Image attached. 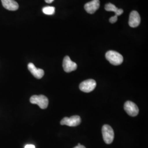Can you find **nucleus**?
<instances>
[{
	"mask_svg": "<svg viewBox=\"0 0 148 148\" xmlns=\"http://www.w3.org/2000/svg\"><path fill=\"white\" fill-rule=\"evenodd\" d=\"M106 59L114 65H119L123 62V58L121 54L114 51H109L106 54Z\"/></svg>",
	"mask_w": 148,
	"mask_h": 148,
	"instance_id": "nucleus-1",
	"label": "nucleus"
},
{
	"mask_svg": "<svg viewBox=\"0 0 148 148\" xmlns=\"http://www.w3.org/2000/svg\"><path fill=\"white\" fill-rule=\"evenodd\" d=\"M101 131L105 143L107 144L112 143L114 139V132L112 127L108 125H104L102 127Z\"/></svg>",
	"mask_w": 148,
	"mask_h": 148,
	"instance_id": "nucleus-2",
	"label": "nucleus"
},
{
	"mask_svg": "<svg viewBox=\"0 0 148 148\" xmlns=\"http://www.w3.org/2000/svg\"><path fill=\"white\" fill-rule=\"evenodd\" d=\"M30 101L32 104H37L42 109H45L48 106V99L43 95H32L30 99Z\"/></svg>",
	"mask_w": 148,
	"mask_h": 148,
	"instance_id": "nucleus-3",
	"label": "nucleus"
},
{
	"mask_svg": "<svg viewBox=\"0 0 148 148\" xmlns=\"http://www.w3.org/2000/svg\"><path fill=\"white\" fill-rule=\"evenodd\" d=\"M81 121V118L78 115H75L70 117H65L60 121L62 125H66L70 127H75L79 125Z\"/></svg>",
	"mask_w": 148,
	"mask_h": 148,
	"instance_id": "nucleus-4",
	"label": "nucleus"
},
{
	"mask_svg": "<svg viewBox=\"0 0 148 148\" xmlns=\"http://www.w3.org/2000/svg\"><path fill=\"white\" fill-rule=\"evenodd\" d=\"M96 82L93 79L85 80L79 85V89L85 93H89L95 90L96 87Z\"/></svg>",
	"mask_w": 148,
	"mask_h": 148,
	"instance_id": "nucleus-5",
	"label": "nucleus"
},
{
	"mask_svg": "<svg viewBox=\"0 0 148 148\" xmlns=\"http://www.w3.org/2000/svg\"><path fill=\"white\" fill-rule=\"evenodd\" d=\"M124 109L127 114L131 116H136L139 113L137 106L131 101H127L124 105Z\"/></svg>",
	"mask_w": 148,
	"mask_h": 148,
	"instance_id": "nucleus-6",
	"label": "nucleus"
},
{
	"mask_svg": "<svg viewBox=\"0 0 148 148\" xmlns=\"http://www.w3.org/2000/svg\"><path fill=\"white\" fill-rule=\"evenodd\" d=\"M63 66L65 72L70 73L77 69V65L70 59L69 56H65L64 58Z\"/></svg>",
	"mask_w": 148,
	"mask_h": 148,
	"instance_id": "nucleus-7",
	"label": "nucleus"
},
{
	"mask_svg": "<svg viewBox=\"0 0 148 148\" xmlns=\"http://www.w3.org/2000/svg\"><path fill=\"white\" fill-rule=\"evenodd\" d=\"M100 6V2L99 0H92L87 3L85 5V10L86 11L90 13L93 14L97 11Z\"/></svg>",
	"mask_w": 148,
	"mask_h": 148,
	"instance_id": "nucleus-8",
	"label": "nucleus"
},
{
	"mask_svg": "<svg viewBox=\"0 0 148 148\" xmlns=\"http://www.w3.org/2000/svg\"><path fill=\"white\" fill-rule=\"evenodd\" d=\"M140 23V16L137 11L131 12L130 15L129 25L132 27H136L139 25Z\"/></svg>",
	"mask_w": 148,
	"mask_h": 148,
	"instance_id": "nucleus-9",
	"label": "nucleus"
},
{
	"mask_svg": "<svg viewBox=\"0 0 148 148\" xmlns=\"http://www.w3.org/2000/svg\"><path fill=\"white\" fill-rule=\"evenodd\" d=\"M27 68L30 72L32 74V75L37 79H40L45 74L43 70L41 69H37L35 66V65L32 63L29 64Z\"/></svg>",
	"mask_w": 148,
	"mask_h": 148,
	"instance_id": "nucleus-10",
	"label": "nucleus"
},
{
	"mask_svg": "<svg viewBox=\"0 0 148 148\" xmlns=\"http://www.w3.org/2000/svg\"><path fill=\"white\" fill-rule=\"evenodd\" d=\"M3 7L9 11H16L19 8L18 3L14 0H1Z\"/></svg>",
	"mask_w": 148,
	"mask_h": 148,
	"instance_id": "nucleus-11",
	"label": "nucleus"
},
{
	"mask_svg": "<svg viewBox=\"0 0 148 148\" xmlns=\"http://www.w3.org/2000/svg\"><path fill=\"white\" fill-rule=\"evenodd\" d=\"M105 10L106 11L114 12H115V15L117 16H120L123 13V10L122 9H119L115 5L112 3H108L105 6Z\"/></svg>",
	"mask_w": 148,
	"mask_h": 148,
	"instance_id": "nucleus-12",
	"label": "nucleus"
},
{
	"mask_svg": "<svg viewBox=\"0 0 148 148\" xmlns=\"http://www.w3.org/2000/svg\"><path fill=\"white\" fill-rule=\"evenodd\" d=\"M42 12L46 15H53L55 12V8L52 6H47L43 8Z\"/></svg>",
	"mask_w": 148,
	"mask_h": 148,
	"instance_id": "nucleus-13",
	"label": "nucleus"
},
{
	"mask_svg": "<svg viewBox=\"0 0 148 148\" xmlns=\"http://www.w3.org/2000/svg\"><path fill=\"white\" fill-rule=\"evenodd\" d=\"M117 16L116 15H115L114 16H112V17H111L110 19H109V21L110 23L112 24H114L117 21Z\"/></svg>",
	"mask_w": 148,
	"mask_h": 148,
	"instance_id": "nucleus-14",
	"label": "nucleus"
},
{
	"mask_svg": "<svg viewBox=\"0 0 148 148\" xmlns=\"http://www.w3.org/2000/svg\"><path fill=\"white\" fill-rule=\"evenodd\" d=\"M25 148H35V145H34L29 144V145H27L25 147Z\"/></svg>",
	"mask_w": 148,
	"mask_h": 148,
	"instance_id": "nucleus-15",
	"label": "nucleus"
},
{
	"mask_svg": "<svg viewBox=\"0 0 148 148\" xmlns=\"http://www.w3.org/2000/svg\"><path fill=\"white\" fill-rule=\"evenodd\" d=\"M45 2H46V3H51L53 2L54 0H45Z\"/></svg>",
	"mask_w": 148,
	"mask_h": 148,
	"instance_id": "nucleus-16",
	"label": "nucleus"
},
{
	"mask_svg": "<svg viewBox=\"0 0 148 148\" xmlns=\"http://www.w3.org/2000/svg\"><path fill=\"white\" fill-rule=\"evenodd\" d=\"M74 148H86L85 147H84V145H77V146H76L75 147H74Z\"/></svg>",
	"mask_w": 148,
	"mask_h": 148,
	"instance_id": "nucleus-17",
	"label": "nucleus"
}]
</instances>
